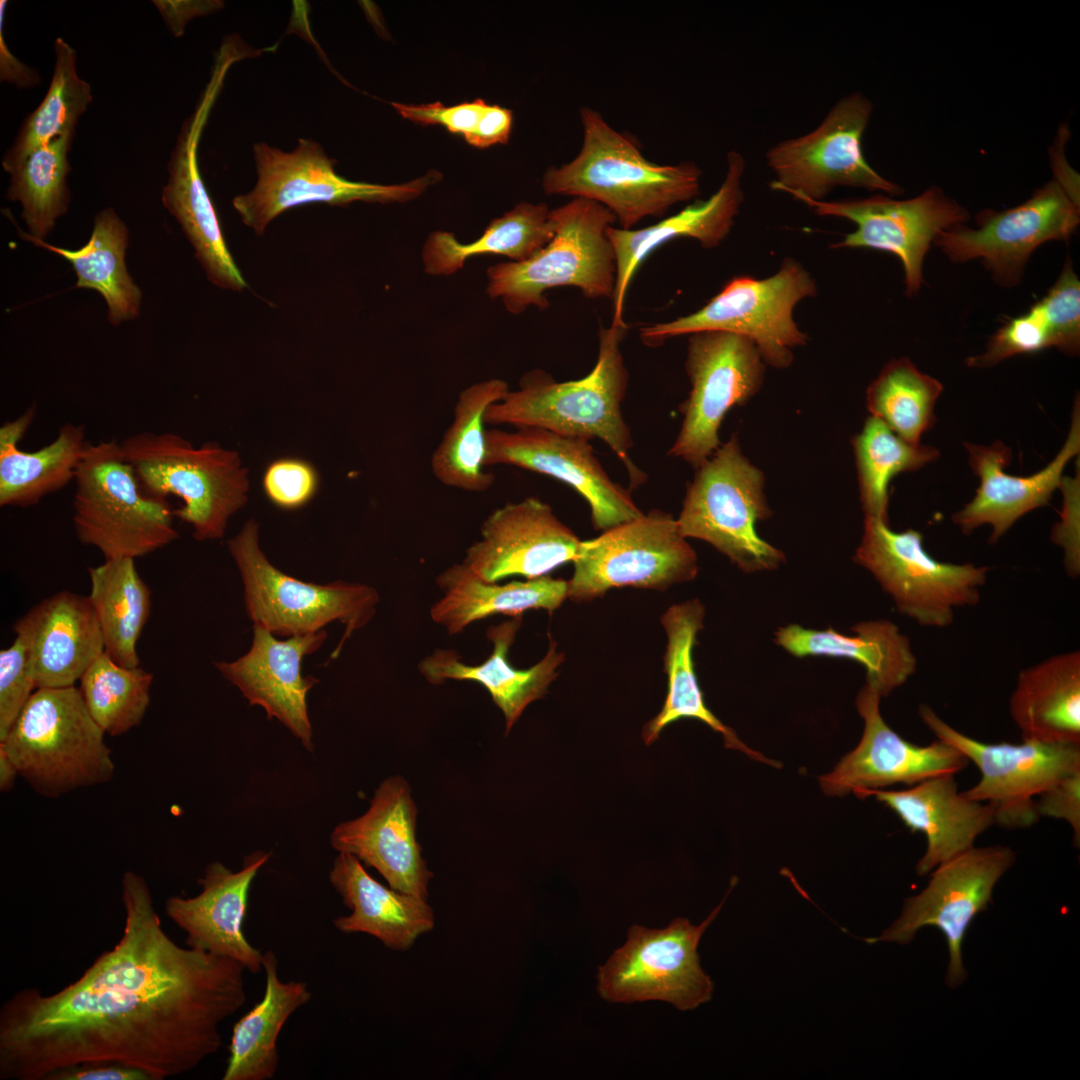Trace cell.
Wrapping results in <instances>:
<instances>
[{"label":"cell","instance_id":"39","mask_svg":"<svg viewBox=\"0 0 1080 1080\" xmlns=\"http://www.w3.org/2000/svg\"><path fill=\"white\" fill-rule=\"evenodd\" d=\"M550 210L545 203L520 202L493 219L483 234L469 243L459 241L452 232L434 231L422 247L423 270L431 276H451L463 269L469 258L481 255L524 261L553 238Z\"/></svg>","mask_w":1080,"mask_h":1080},{"label":"cell","instance_id":"26","mask_svg":"<svg viewBox=\"0 0 1080 1080\" xmlns=\"http://www.w3.org/2000/svg\"><path fill=\"white\" fill-rule=\"evenodd\" d=\"M326 637L327 632L322 629L280 640L253 624L249 650L234 661L214 665L250 705L263 708L269 719L278 720L308 751H313L307 695L319 680L311 675L303 676L302 663L323 645Z\"/></svg>","mask_w":1080,"mask_h":1080},{"label":"cell","instance_id":"25","mask_svg":"<svg viewBox=\"0 0 1080 1080\" xmlns=\"http://www.w3.org/2000/svg\"><path fill=\"white\" fill-rule=\"evenodd\" d=\"M416 820L408 782L391 776L375 790L363 815L334 828L330 844L375 868L394 890L427 900L433 873L421 854Z\"/></svg>","mask_w":1080,"mask_h":1080},{"label":"cell","instance_id":"53","mask_svg":"<svg viewBox=\"0 0 1080 1080\" xmlns=\"http://www.w3.org/2000/svg\"><path fill=\"white\" fill-rule=\"evenodd\" d=\"M394 109L405 119L421 125H441L449 132L464 137L473 145L479 125L489 104L482 99L445 106L440 102L412 105L392 102Z\"/></svg>","mask_w":1080,"mask_h":1080},{"label":"cell","instance_id":"14","mask_svg":"<svg viewBox=\"0 0 1080 1080\" xmlns=\"http://www.w3.org/2000/svg\"><path fill=\"white\" fill-rule=\"evenodd\" d=\"M724 900L698 926L681 917L664 929L632 925L626 943L599 967V995L611 1003L661 1000L682 1011L708 1002L714 985L697 947Z\"/></svg>","mask_w":1080,"mask_h":1080},{"label":"cell","instance_id":"37","mask_svg":"<svg viewBox=\"0 0 1080 1080\" xmlns=\"http://www.w3.org/2000/svg\"><path fill=\"white\" fill-rule=\"evenodd\" d=\"M1009 712L1023 740L1080 744V653L1066 652L1022 670Z\"/></svg>","mask_w":1080,"mask_h":1080},{"label":"cell","instance_id":"18","mask_svg":"<svg viewBox=\"0 0 1080 1080\" xmlns=\"http://www.w3.org/2000/svg\"><path fill=\"white\" fill-rule=\"evenodd\" d=\"M1079 222V204L1052 179L1025 202L1002 211L983 210L976 215V228L951 227L933 244L954 263L980 259L996 283L1013 287L1037 247L1068 240Z\"/></svg>","mask_w":1080,"mask_h":1080},{"label":"cell","instance_id":"9","mask_svg":"<svg viewBox=\"0 0 1080 1080\" xmlns=\"http://www.w3.org/2000/svg\"><path fill=\"white\" fill-rule=\"evenodd\" d=\"M817 286L804 266L785 259L779 270L766 278L735 276L696 312L669 322L642 326L639 335L648 346L700 331H725L744 336L758 348L765 364L789 367L793 349L808 341L794 321L796 305L814 297Z\"/></svg>","mask_w":1080,"mask_h":1080},{"label":"cell","instance_id":"32","mask_svg":"<svg viewBox=\"0 0 1080 1080\" xmlns=\"http://www.w3.org/2000/svg\"><path fill=\"white\" fill-rule=\"evenodd\" d=\"M520 626L521 617L490 626L486 636L492 642L493 650L489 658L479 665H467L456 651L438 648L420 661L419 671L434 685L446 680L481 684L502 711L505 733L508 734L525 708L544 697L565 659L550 637L548 651L538 663L528 669L514 668L508 661V653Z\"/></svg>","mask_w":1080,"mask_h":1080},{"label":"cell","instance_id":"6","mask_svg":"<svg viewBox=\"0 0 1080 1080\" xmlns=\"http://www.w3.org/2000/svg\"><path fill=\"white\" fill-rule=\"evenodd\" d=\"M120 445L148 495L182 501L174 516L191 526L198 541L222 538L247 502L248 471L234 450L213 442L196 447L180 435L150 431Z\"/></svg>","mask_w":1080,"mask_h":1080},{"label":"cell","instance_id":"43","mask_svg":"<svg viewBox=\"0 0 1080 1080\" xmlns=\"http://www.w3.org/2000/svg\"><path fill=\"white\" fill-rule=\"evenodd\" d=\"M83 424L64 423L55 439L32 452L0 449V506L29 507L74 481L89 442Z\"/></svg>","mask_w":1080,"mask_h":1080},{"label":"cell","instance_id":"23","mask_svg":"<svg viewBox=\"0 0 1080 1080\" xmlns=\"http://www.w3.org/2000/svg\"><path fill=\"white\" fill-rule=\"evenodd\" d=\"M880 698L867 683L859 691L856 707L864 731L859 744L820 777L827 795L844 796L895 784L911 786L941 774L956 775L968 766L969 760L960 751L941 740L920 746L902 738L882 718Z\"/></svg>","mask_w":1080,"mask_h":1080},{"label":"cell","instance_id":"29","mask_svg":"<svg viewBox=\"0 0 1080 1080\" xmlns=\"http://www.w3.org/2000/svg\"><path fill=\"white\" fill-rule=\"evenodd\" d=\"M745 167L743 155L731 150L726 156L725 177L707 199L695 200L678 213L643 228L626 230L612 225L607 229L616 261L612 324L626 325L623 314L627 289L638 267L654 250L678 238H691L711 249L728 237L744 201Z\"/></svg>","mask_w":1080,"mask_h":1080},{"label":"cell","instance_id":"51","mask_svg":"<svg viewBox=\"0 0 1080 1080\" xmlns=\"http://www.w3.org/2000/svg\"><path fill=\"white\" fill-rule=\"evenodd\" d=\"M36 689L28 644L16 634L14 642L0 652V740Z\"/></svg>","mask_w":1080,"mask_h":1080},{"label":"cell","instance_id":"44","mask_svg":"<svg viewBox=\"0 0 1080 1080\" xmlns=\"http://www.w3.org/2000/svg\"><path fill=\"white\" fill-rule=\"evenodd\" d=\"M52 78L41 103L25 119L2 159L10 173L34 150L67 132H75L79 118L92 102V89L77 72V53L61 37L54 41Z\"/></svg>","mask_w":1080,"mask_h":1080},{"label":"cell","instance_id":"60","mask_svg":"<svg viewBox=\"0 0 1080 1080\" xmlns=\"http://www.w3.org/2000/svg\"><path fill=\"white\" fill-rule=\"evenodd\" d=\"M1067 131L1059 133V139L1053 146L1051 153V164L1055 172V180L1063 187L1067 194L1079 204V181L1076 173L1069 167L1067 160L1064 157L1063 143L1064 135Z\"/></svg>","mask_w":1080,"mask_h":1080},{"label":"cell","instance_id":"54","mask_svg":"<svg viewBox=\"0 0 1080 1080\" xmlns=\"http://www.w3.org/2000/svg\"><path fill=\"white\" fill-rule=\"evenodd\" d=\"M1060 488L1064 492V505L1061 521L1055 524L1051 540L1064 550V564L1070 577H1077L1080 572V533H1079V473L1075 478L1063 476Z\"/></svg>","mask_w":1080,"mask_h":1080},{"label":"cell","instance_id":"15","mask_svg":"<svg viewBox=\"0 0 1080 1080\" xmlns=\"http://www.w3.org/2000/svg\"><path fill=\"white\" fill-rule=\"evenodd\" d=\"M872 110L864 94H848L814 130L769 148L765 158L774 174L770 188L813 200H825L840 186L902 194L903 189L880 175L864 156L862 137Z\"/></svg>","mask_w":1080,"mask_h":1080},{"label":"cell","instance_id":"17","mask_svg":"<svg viewBox=\"0 0 1080 1080\" xmlns=\"http://www.w3.org/2000/svg\"><path fill=\"white\" fill-rule=\"evenodd\" d=\"M765 362L748 338L725 331L689 335L685 369L691 390L681 406L679 433L668 455L699 467L720 446L727 412L745 405L761 389Z\"/></svg>","mask_w":1080,"mask_h":1080},{"label":"cell","instance_id":"59","mask_svg":"<svg viewBox=\"0 0 1080 1080\" xmlns=\"http://www.w3.org/2000/svg\"><path fill=\"white\" fill-rule=\"evenodd\" d=\"M512 125L511 110L498 105H489L472 146L486 148L494 144L506 143L509 140Z\"/></svg>","mask_w":1080,"mask_h":1080},{"label":"cell","instance_id":"5","mask_svg":"<svg viewBox=\"0 0 1080 1080\" xmlns=\"http://www.w3.org/2000/svg\"><path fill=\"white\" fill-rule=\"evenodd\" d=\"M104 735L79 688H37L0 740V749L35 791L58 797L112 778L114 763Z\"/></svg>","mask_w":1080,"mask_h":1080},{"label":"cell","instance_id":"49","mask_svg":"<svg viewBox=\"0 0 1080 1080\" xmlns=\"http://www.w3.org/2000/svg\"><path fill=\"white\" fill-rule=\"evenodd\" d=\"M1050 330L1052 347L1076 356L1080 349V282L1067 260L1053 286L1036 302Z\"/></svg>","mask_w":1080,"mask_h":1080},{"label":"cell","instance_id":"8","mask_svg":"<svg viewBox=\"0 0 1080 1080\" xmlns=\"http://www.w3.org/2000/svg\"><path fill=\"white\" fill-rule=\"evenodd\" d=\"M228 549L240 573L248 618L275 636L314 633L337 621L345 629L331 655L334 659L345 641L375 614L379 596L369 585L316 584L279 570L262 551L259 526L253 519L228 541Z\"/></svg>","mask_w":1080,"mask_h":1080},{"label":"cell","instance_id":"1","mask_svg":"<svg viewBox=\"0 0 1080 1080\" xmlns=\"http://www.w3.org/2000/svg\"><path fill=\"white\" fill-rule=\"evenodd\" d=\"M119 941L82 975L44 995L23 988L0 1009V1079L47 1080L65 1068L118 1063L151 1080L187 1073L222 1046L221 1024L246 1001L245 967L178 945L143 876L122 877Z\"/></svg>","mask_w":1080,"mask_h":1080},{"label":"cell","instance_id":"38","mask_svg":"<svg viewBox=\"0 0 1080 1080\" xmlns=\"http://www.w3.org/2000/svg\"><path fill=\"white\" fill-rule=\"evenodd\" d=\"M263 998L234 1025L222 1080H270L279 1067L277 1041L289 1017L312 994L303 981H282L273 950L263 953Z\"/></svg>","mask_w":1080,"mask_h":1080},{"label":"cell","instance_id":"42","mask_svg":"<svg viewBox=\"0 0 1080 1080\" xmlns=\"http://www.w3.org/2000/svg\"><path fill=\"white\" fill-rule=\"evenodd\" d=\"M88 571V598L100 625L105 652L122 666H140L137 642L150 616L151 591L139 575L135 559H105Z\"/></svg>","mask_w":1080,"mask_h":1080},{"label":"cell","instance_id":"10","mask_svg":"<svg viewBox=\"0 0 1080 1080\" xmlns=\"http://www.w3.org/2000/svg\"><path fill=\"white\" fill-rule=\"evenodd\" d=\"M676 519L684 538L708 542L745 572L777 568L785 556L756 531L770 517L763 472L734 436L699 467Z\"/></svg>","mask_w":1080,"mask_h":1080},{"label":"cell","instance_id":"62","mask_svg":"<svg viewBox=\"0 0 1080 1080\" xmlns=\"http://www.w3.org/2000/svg\"><path fill=\"white\" fill-rule=\"evenodd\" d=\"M19 775L18 770L7 754L0 749V789L10 790Z\"/></svg>","mask_w":1080,"mask_h":1080},{"label":"cell","instance_id":"33","mask_svg":"<svg viewBox=\"0 0 1080 1080\" xmlns=\"http://www.w3.org/2000/svg\"><path fill=\"white\" fill-rule=\"evenodd\" d=\"M329 881L351 909L349 915L333 920L342 933H366L387 948L405 951L434 927V913L426 900L379 883L349 853L336 856Z\"/></svg>","mask_w":1080,"mask_h":1080},{"label":"cell","instance_id":"47","mask_svg":"<svg viewBox=\"0 0 1080 1080\" xmlns=\"http://www.w3.org/2000/svg\"><path fill=\"white\" fill-rule=\"evenodd\" d=\"M942 383L921 372L906 357L890 360L866 391V406L903 440L918 444L936 422L935 403Z\"/></svg>","mask_w":1080,"mask_h":1080},{"label":"cell","instance_id":"58","mask_svg":"<svg viewBox=\"0 0 1080 1080\" xmlns=\"http://www.w3.org/2000/svg\"><path fill=\"white\" fill-rule=\"evenodd\" d=\"M7 6L6 0L0 1V79L2 82H8L17 86L18 88H31L39 85L40 76L38 72L20 60H18L12 52L9 50L5 38L3 35V24L5 19V10Z\"/></svg>","mask_w":1080,"mask_h":1080},{"label":"cell","instance_id":"2","mask_svg":"<svg viewBox=\"0 0 1080 1080\" xmlns=\"http://www.w3.org/2000/svg\"><path fill=\"white\" fill-rule=\"evenodd\" d=\"M580 121V150L571 161L545 171V193L597 202L626 230L700 194L702 170L695 162H651L632 135L613 128L594 108L581 107Z\"/></svg>","mask_w":1080,"mask_h":1080},{"label":"cell","instance_id":"31","mask_svg":"<svg viewBox=\"0 0 1080 1080\" xmlns=\"http://www.w3.org/2000/svg\"><path fill=\"white\" fill-rule=\"evenodd\" d=\"M13 629L28 644L37 688L74 686L105 651L88 596L71 591L42 600Z\"/></svg>","mask_w":1080,"mask_h":1080},{"label":"cell","instance_id":"12","mask_svg":"<svg viewBox=\"0 0 1080 1080\" xmlns=\"http://www.w3.org/2000/svg\"><path fill=\"white\" fill-rule=\"evenodd\" d=\"M915 529L896 532L889 521L865 516L854 560L868 569L897 610L924 627L952 624L955 609L980 602L989 567L933 558Z\"/></svg>","mask_w":1080,"mask_h":1080},{"label":"cell","instance_id":"19","mask_svg":"<svg viewBox=\"0 0 1080 1080\" xmlns=\"http://www.w3.org/2000/svg\"><path fill=\"white\" fill-rule=\"evenodd\" d=\"M1015 852L1002 845L972 847L933 869L926 887L905 900L900 917L877 938L907 944L927 926L944 934L949 962L946 983L950 988L966 980L962 943L977 914L987 909L999 879L1013 866Z\"/></svg>","mask_w":1080,"mask_h":1080},{"label":"cell","instance_id":"16","mask_svg":"<svg viewBox=\"0 0 1080 1080\" xmlns=\"http://www.w3.org/2000/svg\"><path fill=\"white\" fill-rule=\"evenodd\" d=\"M918 713L938 740L956 748L977 766L979 781L963 793L991 805L995 824L1001 827L1034 825L1040 818L1035 797L1080 770V744L1033 740L984 743L950 726L927 704H921Z\"/></svg>","mask_w":1080,"mask_h":1080},{"label":"cell","instance_id":"13","mask_svg":"<svg viewBox=\"0 0 1080 1080\" xmlns=\"http://www.w3.org/2000/svg\"><path fill=\"white\" fill-rule=\"evenodd\" d=\"M567 581L575 602L602 597L608 590L634 587L663 591L693 580L697 556L669 513L651 510L581 541Z\"/></svg>","mask_w":1080,"mask_h":1080},{"label":"cell","instance_id":"7","mask_svg":"<svg viewBox=\"0 0 1080 1080\" xmlns=\"http://www.w3.org/2000/svg\"><path fill=\"white\" fill-rule=\"evenodd\" d=\"M74 481L76 535L105 559L145 556L178 537L168 500L143 490L120 442L88 443Z\"/></svg>","mask_w":1080,"mask_h":1080},{"label":"cell","instance_id":"55","mask_svg":"<svg viewBox=\"0 0 1080 1080\" xmlns=\"http://www.w3.org/2000/svg\"><path fill=\"white\" fill-rule=\"evenodd\" d=\"M1036 810L1039 816H1047L1067 822L1073 831V842H1080V770L1075 771L1037 796Z\"/></svg>","mask_w":1080,"mask_h":1080},{"label":"cell","instance_id":"57","mask_svg":"<svg viewBox=\"0 0 1080 1080\" xmlns=\"http://www.w3.org/2000/svg\"><path fill=\"white\" fill-rule=\"evenodd\" d=\"M47 1080H151L143 1071L118 1063H87L59 1070Z\"/></svg>","mask_w":1080,"mask_h":1080},{"label":"cell","instance_id":"40","mask_svg":"<svg viewBox=\"0 0 1080 1080\" xmlns=\"http://www.w3.org/2000/svg\"><path fill=\"white\" fill-rule=\"evenodd\" d=\"M21 238L65 258L77 276L76 287L96 290L108 307L112 325L139 315L141 290L128 273V229L112 208L99 212L88 242L76 250L60 248L19 230Z\"/></svg>","mask_w":1080,"mask_h":1080},{"label":"cell","instance_id":"45","mask_svg":"<svg viewBox=\"0 0 1080 1080\" xmlns=\"http://www.w3.org/2000/svg\"><path fill=\"white\" fill-rule=\"evenodd\" d=\"M851 443L865 516L886 521L892 478L900 473L918 471L940 456L934 446L909 443L871 415Z\"/></svg>","mask_w":1080,"mask_h":1080},{"label":"cell","instance_id":"3","mask_svg":"<svg viewBox=\"0 0 1080 1080\" xmlns=\"http://www.w3.org/2000/svg\"><path fill=\"white\" fill-rule=\"evenodd\" d=\"M626 329L612 323L599 327L595 366L581 379L558 382L542 370L526 373L517 390L488 407L485 423L600 439L624 462L631 486L641 484L644 474L629 458L633 439L621 409L629 379L621 352Z\"/></svg>","mask_w":1080,"mask_h":1080},{"label":"cell","instance_id":"24","mask_svg":"<svg viewBox=\"0 0 1080 1080\" xmlns=\"http://www.w3.org/2000/svg\"><path fill=\"white\" fill-rule=\"evenodd\" d=\"M580 542L549 504L531 496L492 511L462 563L485 582L535 579L573 562Z\"/></svg>","mask_w":1080,"mask_h":1080},{"label":"cell","instance_id":"48","mask_svg":"<svg viewBox=\"0 0 1080 1080\" xmlns=\"http://www.w3.org/2000/svg\"><path fill=\"white\" fill-rule=\"evenodd\" d=\"M79 681L84 703L105 734L121 735L143 720L150 703L152 673L140 666H122L104 651Z\"/></svg>","mask_w":1080,"mask_h":1080},{"label":"cell","instance_id":"34","mask_svg":"<svg viewBox=\"0 0 1080 1080\" xmlns=\"http://www.w3.org/2000/svg\"><path fill=\"white\" fill-rule=\"evenodd\" d=\"M853 635L829 628L806 629L797 624L781 627L775 641L796 657L826 656L857 661L866 669V683L881 697L903 685L916 670L917 659L909 639L887 620L861 622Z\"/></svg>","mask_w":1080,"mask_h":1080},{"label":"cell","instance_id":"56","mask_svg":"<svg viewBox=\"0 0 1080 1080\" xmlns=\"http://www.w3.org/2000/svg\"><path fill=\"white\" fill-rule=\"evenodd\" d=\"M153 4L175 37L183 35L186 25L193 18L215 13L224 6V2L219 0H156Z\"/></svg>","mask_w":1080,"mask_h":1080},{"label":"cell","instance_id":"50","mask_svg":"<svg viewBox=\"0 0 1080 1080\" xmlns=\"http://www.w3.org/2000/svg\"><path fill=\"white\" fill-rule=\"evenodd\" d=\"M1052 347L1050 330L1034 303L1029 310L1005 322L989 339L983 353L966 359L972 368L992 367L1018 354L1036 353Z\"/></svg>","mask_w":1080,"mask_h":1080},{"label":"cell","instance_id":"36","mask_svg":"<svg viewBox=\"0 0 1080 1080\" xmlns=\"http://www.w3.org/2000/svg\"><path fill=\"white\" fill-rule=\"evenodd\" d=\"M443 597L430 608L431 619L450 635L494 614L521 617L531 609L552 613L567 599V581L549 575L507 584L485 582L463 563L437 577Z\"/></svg>","mask_w":1080,"mask_h":1080},{"label":"cell","instance_id":"20","mask_svg":"<svg viewBox=\"0 0 1080 1080\" xmlns=\"http://www.w3.org/2000/svg\"><path fill=\"white\" fill-rule=\"evenodd\" d=\"M794 199L818 216L843 218L856 225L833 248H868L899 258L907 296L916 295L923 284V262L937 235L969 218L968 211L939 187L905 200L884 194L839 201Z\"/></svg>","mask_w":1080,"mask_h":1080},{"label":"cell","instance_id":"35","mask_svg":"<svg viewBox=\"0 0 1080 1080\" xmlns=\"http://www.w3.org/2000/svg\"><path fill=\"white\" fill-rule=\"evenodd\" d=\"M704 616L705 608L697 599L674 604L662 615L661 623L668 638L663 657L668 677L667 695L659 713L644 725L642 738L650 745L668 725L684 718L697 719L721 733L727 748L740 750L759 762L777 767L778 763L744 744L705 703L693 661V648L697 634L703 628Z\"/></svg>","mask_w":1080,"mask_h":1080},{"label":"cell","instance_id":"46","mask_svg":"<svg viewBox=\"0 0 1080 1080\" xmlns=\"http://www.w3.org/2000/svg\"><path fill=\"white\" fill-rule=\"evenodd\" d=\"M75 132H67L34 150L9 174L6 198L20 202L29 235L43 240L67 213L70 192L66 178Z\"/></svg>","mask_w":1080,"mask_h":1080},{"label":"cell","instance_id":"30","mask_svg":"<svg viewBox=\"0 0 1080 1080\" xmlns=\"http://www.w3.org/2000/svg\"><path fill=\"white\" fill-rule=\"evenodd\" d=\"M855 795L875 797L912 832L925 835L926 850L916 865L919 876L974 847L977 837L995 824L991 805L959 791L955 774L933 776L906 789H871Z\"/></svg>","mask_w":1080,"mask_h":1080},{"label":"cell","instance_id":"52","mask_svg":"<svg viewBox=\"0 0 1080 1080\" xmlns=\"http://www.w3.org/2000/svg\"><path fill=\"white\" fill-rule=\"evenodd\" d=\"M318 484L319 477L314 466L294 457L270 462L262 478L266 497L283 510H296L308 504L316 495Z\"/></svg>","mask_w":1080,"mask_h":1080},{"label":"cell","instance_id":"22","mask_svg":"<svg viewBox=\"0 0 1080 1080\" xmlns=\"http://www.w3.org/2000/svg\"><path fill=\"white\" fill-rule=\"evenodd\" d=\"M515 428L486 430V467L516 466L567 484L588 503L595 530L644 514L631 493L610 478L588 440L538 427Z\"/></svg>","mask_w":1080,"mask_h":1080},{"label":"cell","instance_id":"61","mask_svg":"<svg viewBox=\"0 0 1080 1080\" xmlns=\"http://www.w3.org/2000/svg\"><path fill=\"white\" fill-rule=\"evenodd\" d=\"M35 415L36 406L32 405L13 421L4 423L0 428V449L19 446Z\"/></svg>","mask_w":1080,"mask_h":1080},{"label":"cell","instance_id":"4","mask_svg":"<svg viewBox=\"0 0 1080 1080\" xmlns=\"http://www.w3.org/2000/svg\"><path fill=\"white\" fill-rule=\"evenodd\" d=\"M553 238L521 262L507 261L486 270V294L500 299L511 314L549 306L545 294L557 287L578 288L588 299L612 298L616 261L607 229L613 214L592 200L575 197L550 210Z\"/></svg>","mask_w":1080,"mask_h":1080},{"label":"cell","instance_id":"41","mask_svg":"<svg viewBox=\"0 0 1080 1080\" xmlns=\"http://www.w3.org/2000/svg\"><path fill=\"white\" fill-rule=\"evenodd\" d=\"M510 391L503 379L476 382L463 389L453 419L431 457V469L443 485L466 492H484L495 477L486 471L485 414Z\"/></svg>","mask_w":1080,"mask_h":1080},{"label":"cell","instance_id":"28","mask_svg":"<svg viewBox=\"0 0 1080 1080\" xmlns=\"http://www.w3.org/2000/svg\"><path fill=\"white\" fill-rule=\"evenodd\" d=\"M270 853L256 851L234 872L223 863H210L199 879L194 897L171 896L165 901L168 918L186 934V946L241 963L250 973L260 972L263 953L243 931L250 886Z\"/></svg>","mask_w":1080,"mask_h":1080},{"label":"cell","instance_id":"11","mask_svg":"<svg viewBox=\"0 0 1080 1080\" xmlns=\"http://www.w3.org/2000/svg\"><path fill=\"white\" fill-rule=\"evenodd\" d=\"M253 155L257 184L249 193L236 196L233 206L242 222L258 235L290 208L310 203L347 206L355 201L404 203L418 198L441 179L438 171H429L401 184L348 180L335 172L336 161L313 139H299L291 152L258 142L253 146Z\"/></svg>","mask_w":1080,"mask_h":1080},{"label":"cell","instance_id":"21","mask_svg":"<svg viewBox=\"0 0 1080 1080\" xmlns=\"http://www.w3.org/2000/svg\"><path fill=\"white\" fill-rule=\"evenodd\" d=\"M231 52H217L212 73L194 112L182 124L168 162V181L162 203L175 217L195 250L207 278L223 289L247 287L224 239L215 206L202 180L198 146L229 68L237 62Z\"/></svg>","mask_w":1080,"mask_h":1080},{"label":"cell","instance_id":"27","mask_svg":"<svg viewBox=\"0 0 1080 1080\" xmlns=\"http://www.w3.org/2000/svg\"><path fill=\"white\" fill-rule=\"evenodd\" d=\"M969 465L980 484L973 499L955 512L952 521L965 535L985 524L992 527L990 544L997 541L1026 513L1049 504L1060 488L1063 471L1080 451V408L1075 400L1066 441L1056 457L1042 470L1030 476H1015L1005 468L1012 460V450L1001 440L988 446L965 442Z\"/></svg>","mask_w":1080,"mask_h":1080}]
</instances>
